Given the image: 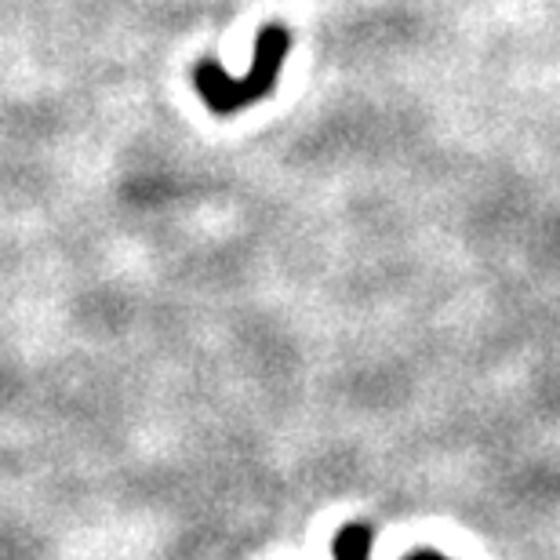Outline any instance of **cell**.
I'll list each match as a JSON object with an SVG mask.
<instances>
[{"label": "cell", "instance_id": "2", "mask_svg": "<svg viewBox=\"0 0 560 560\" xmlns=\"http://www.w3.org/2000/svg\"><path fill=\"white\" fill-rule=\"evenodd\" d=\"M335 560H372V528L368 524H346L335 535Z\"/></svg>", "mask_w": 560, "mask_h": 560}, {"label": "cell", "instance_id": "3", "mask_svg": "<svg viewBox=\"0 0 560 560\" xmlns=\"http://www.w3.org/2000/svg\"><path fill=\"white\" fill-rule=\"evenodd\" d=\"M408 560H447V557L436 553V550H419V553H411Z\"/></svg>", "mask_w": 560, "mask_h": 560}, {"label": "cell", "instance_id": "1", "mask_svg": "<svg viewBox=\"0 0 560 560\" xmlns=\"http://www.w3.org/2000/svg\"><path fill=\"white\" fill-rule=\"evenodd\" d=\"M288 48H291V33L284 22H266L259 30L252 66L244 77H230L215 59H200L194 66V88H197L200 103L215 117H233V114H241V109L270 98L280 81V70H284Z\"/></svg>", "mask_w": 560, "mask_h": 560}]
</instances>
